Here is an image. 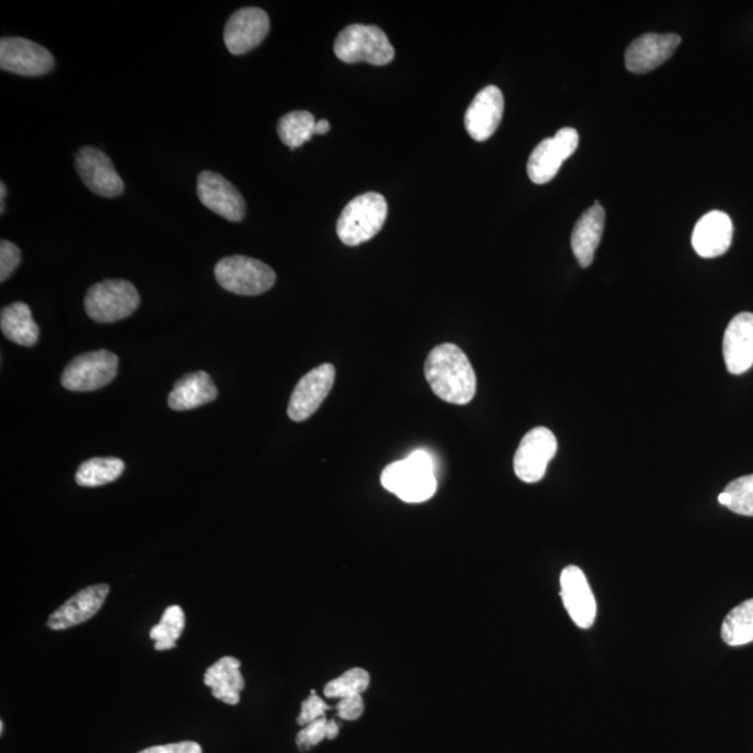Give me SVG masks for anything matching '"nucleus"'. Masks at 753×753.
Here are the masks:
<instances>
[{
    "mask_svg": "<svg viewBox=\"0 0 753 753\" xmlns=\"http://www.w3.org/2000/svg\"><path fill=\"white\" fill-rule=\"evenodd\" d=\"M424 376L433 392L442 401L467 405L475 398L476 373L460 346L454 344L435 346L424 363Z\"/></svg>",
    "mask_w": 753,
    "mask_h": 753,
    "instance_id": "1",
    "label": "nucleus"
},
{
    "mask_svg": "<svg viewBox=\"0 0 753 753\" xmlns=\"http://www.w3.org/2000/svg\"><path fill=\"white\" fill-rule=\"evenodd\" d=\"M381 484L405 503L428 502L437 490L433 460L428 452L415 451L407 460L392 462L384 469Z\"/></svg>",
    "mask_w": 753,
    "mask_h": 753,
    "instance_id": "2",
    "label": "nucleus"
},
{
    "mask_svg": "<svg viewBox=\"0 0 753 753\" xmlns=\"http://www.w3.org/2000/svg\"><path fill=\"white\" fill-rule=\"evenodd\" d=\"M387 215V200L381 194L373 192L361 194L342 211L336 223V234L346 246L366 244L381 230Z\"/></svg>",
    "mask_w": 753,
    "mask_h": 753,
    "instance_id": "3",
    "label": "nucleus"
},
{
    "mask_svg": "<svg viewBox=\"0 0 753 753\" xmlns=\"http://www.w3.org/2000/svg\"><path fill=\"white\" fill-rule=\"evenodd\" d=\"M334 52L345 63H370L384 66L391 63L395 50L388 36L376 25L352 24L336 36Z\"/></svg>",
    "mask_w": 753,
    "mask_h": 753,
    "instance_id": "4",
    "label": "nucleus"
},
{
    "mask_svg": "<svg viewBox=\"0 0 753 753\" xmlns=\"http://www.w3.org/2000/svg\"><path fill=\"white\" fill-rule=\"evenodd\" d=\"M140 294L133 283L125 279H105L88 289L84 308L96 323H116L128 319L140 305Z\"/></svg>",
    "mask_w": 753,
    "mask_h": 753,
    "instance_id": "5",
    "label": "nucleus"
},
{
    "mask_svg": "<svg viewBox=\"0 0 753 753\" xmlns=\"http://www.w3.org/2000/svg\"><path fill=\"white\" fill-rule=\"evenodd\" d=\"M220 287L240 297H257L276 286L277 276L266 262L246 256L225 257L215 266Z\"/></svg>",
    "mask_w": 753,
    "mask_h": 753,
    "instance_id": "6",
    "label": "nucleus"
},
{
    "mask_svg": "<svg viewBox=\"0 0 753 753\" xmlns=\"http://www.w3.org/2000/svg\"><path fill=\"white\" fill-rule=\"evenodd\" d=\"M119 359L109 351L83 353L62 374V386L73 392H89L107 387L118 374Z\"/></svg>",
    "mask_w": 753,
    "mask_h": 753,
    "instance_id": "7",
    "label": "nucleus"
},
{
    "mask_svg": "<svg viewBox=\"0 0 753 753\" xmlns=\"http://www.w3.org/2000/svg\"><path fill=\"white\" fill-rule=\"evenodd\" d=\"M557 449V439L552 431L546 428L530 430L516 450L515 475L525 483L540 482L550 461L556 456Z\"/></svg>",
    "mask_w": 753,
    "mask_h": 753,
    "instance_id": "8",
    "label": "nucleus"
},
{
    "mask_svg": "<svg viewBox=\"0 0 753 753\" xmlns=\"http://www.w3.org/2000/svg\"><path fill=\"white\" fill-rule=\"evenodd\" d=\"M55 66V57L34 41L9 36L0 41V67L19 76H44Z\"/></svg>",
    "mask_w": 753,
    "mask_h": 753,
    "instance_id": "9",
    "label": "nucleus"
},
{
    "mask_svg": "<svg viewBox=\"0 0 753 753\" xmlns=\"http://www.w3.org/2000/svg\"><path fill=\"white\" fill-rule=\"evenodd\" d=\"M579 146V135L575 129L563 128L555 137L541 141L531 152L528 162V175L536 184H546L557 176L558 171Z\"/></svg>",
    "mask_w": 753,
    "mask_h": 753,
    "instance_id": "10",
    "label": "nucleus"
},
{
    "mask_svg": "<svg viewBox=\"0 0 753 753\" xmlns=\"http://www.w3.org/2000/svg\"><path fill=\"white\" fill-rule=\"evenodd\" d=\"M335 383V367L325 363L305 374L294 387L288 405V416L293 421H304L318 412L329 397Z\"/></svg>",
    "mask_w": 753,
    "mask_h": 753,
    "instance_id": "11",
    "label": "nucleus"
},
{
    "mask_svg": "<svg viewBox=\"0 0 753 753\" xmlns=\"http://www.w3.org/2000/svg\"><path fill=\"white\" fill-rule=\"evenodd\" d=\"M75 165L83 183L98 196L112 198L123 193L122 178L104 151L94 147H83L76 154Z\"/></svg>",
    "mask_w": 753,
    "mask_h": 753,
    "instance_id": "12",
    "label": "nucleus"
},
{
    "mask_svg": "<svg viewBox=\"0 0 753 753\" xmlns=\"http://www.w3.org/2000/svg\"><path fill=\"white\" fill-rule=\"evenodd\" d=\"M197 196L205 207L230 223L246 215V203L238 189L219 173L204 171L197 179Z\"/></svg>",
    "mask_w": 753,
    "mask_h": 753,
    "instance_id": "13",
    "label": "nucleus"
},
{
    "mask_svg": "<svg viewBox=\"0 0 753 753\" xmlns=\"http://www.w3.org/2000/svg\"><path fill=\"white\" fill-rule=\"evenodd\" d=\"M270 31V18L260 8L239 9L225 25L224 41L232 55H245L257 49Z\"/></svg>",
    "mask_w": 753,
    "mask_h": 753,
    "instance_id": "14",
    "label": "nucleus"
},
{
    "mask_svg": "<svg viewBox=\"0 0 753 753\" xmlns=\"http://www.w3.org/2000/svg\"><path fill=\"white\" fill-rule=\"evenodd\" d=\"M563 607L579 628H592L596 620V600L581 568H563L560 578Z\"/></svg>",
    "mask_w": 753,
    "mask_h": 753,
    "instance_id": "15",
    "label": "nucleus"
},
{
    "mask_svg": "<svg viewBox=\"0 0 753 753\" xmlns=\"http://www.w3.org/2000/svg\"><path fill=\"white\" fill-rule=\"evenodd\" d=\"M681 44L677 34H645L636 39L626 50L625 65L636 75H645L670 60Z\"/></svg>",
    "mask_w": 753,
    "mask_h": 753,
    "instance_id": "16",
    "label": "nucleus"
},
{
    "mask_svg": "<svg viewBox=\"0 0 753 753\" xmlns=\"http://www.w3.org/2000/svg\"><path fill=\"white\" fill-rule=\"evenodd\" d=\"M504 96L496 86L483 88L465 114V128L473 140H488L502 123Z\"/></svg>",
    "mask_w": 753,
    "mask_h": 753,
    "instance_id": "17",
    "label": "nucleus"
},
{
    "mask_svg": "<svg viewBox=\"0 0 753 753\" xmlns=\"http://www.w3.org/2000/svg\"><path fill=\"white\" fill-rule=\"evenodd\" d=\"M727 370L734 376L753 366V313H740L730 321L723 338Z\"/></svg>",
    "mask_w": 753,
    "mask_h": 753,
    "instance_id": "18",
    "label": "nucleus"
},
{
    "mask_svg": "<svg viewBox=\"0 0 753 753\" xmlns=\"http://www.w3.org/2000/svg\"><path fill=\"white\" fill-rule=\"evenodd\" d=\"M108 594L109 587L107 583L93 584V587L83 589L51 615L50 628L62 631L86 623L101 610Z\"/></svg>",
    "mask_w": 753,
    "mask_h": 753,
    "instance_id": "19",
    "label": "nucleus"
},
{
    "mask_svg": "<svg viewBox=\"0 0 753 753\" xmlns=\"http://www.w3.org/2000/svg\"><path fill=\"white\" fill-rule=\"evenodd\" d=\"M733 223L729 215L721 211H712L699 219L692 234L695 251L703 258L723 256L733 241Z\"/></svg>",
    "mask_w": 753,
    "mask_h": 753,
    "instance_id": "20",
    "label": "nucleus"
},
{
    "mask_svg": "<svg viewBox=\"0 0 753 753\" xmlns=\"http://www.w3.org/2000/svg\"><path fill=\"white\" fill-rule=\"evenodd\" d=\"M217 398L218 388L209 374L196 372L179 378L168 397V405L171 409L183 412V410L197 409L203 405L214 402Z\"/></svg>",
    "mask_w": 753,
    "mask_h": 753,
    "instance_id": "21",
    "label": "nucleus"
},
{
    "mask_svg": "<svg viewBox=\"0 0 753 753\" xmlns=\"http://www.w3.org/2000/svg\"><path fill=\"white\" fill-rule=\"evenodd\" d=\"M605 213L598 202L593 207L584 211L578 219L571 236V246L579 265L583 268L592 266L594 252L602 240Z\"/></svg>",
    "mask_w": 753,
    "mask_h": 753,
    "instance_id": "22",
    "label": "nucleus"
},
{
    "mask_svg": "<svg viewBox=\"0 0 753 753\" xmlns=\"http://www.w3.org/2000/svg\"><path fill=\"white\" fill-rule=\"evenodd\" d=\"M240 666L238 658L225 656L205 671L204 684L213 688L215 699L226 704L240 702V692L245 689Z\"/></svg>",
    "mask_w": 753,
    "mask_h": 753,
    "instance_id": "23",
    "label": "nucleus"
},
{
    "mask_svg": "<svg viewBox=\"0 0 753 753\" xmlns=\"http://www.w3.org/2000/svg\"><path fill=\"white\" fill-rule=\"evenodd\" d=\"M0 329L8 340L21 346H34L40 338V326L29 305L23 302L9 304L2 310Z\"/></svg>",
    "mask_w": 753,
    "mask_h": 753,
    "instance_id": "24",
    "label": "nucleus"
},
{
    "mask_svg": "<svg viewBox=\"0 0 753 753\" xmlns=\"http://www.w3.org/2000/svg\"><path fill=\"white\" fill-rule=\"evenodd\" d=\"M125 462L119 458H93L83 462L76 473V483L82 487H99L118 481L125 472Z\"/></svg>",
    "mask_w": 753,
    "mask_h": 753,
    "instance_id": "25",
    "label": "nucleus"
},
{
    "mask_svg": "<svg viewBox=\"0 0 753 753\" xmlns=\"http://www.w3.org/2000/svg\"><path fill=\"white\" fill-rule=\"evenodd\" d=\"M721 638L729 646L753 642V599L745 600L730 611L721 625Z\"/></svg>",
    "mask_w": 753,
    "mask_h": 753,
    "instance_id": "26",
    "label": "nucleus"
},
{
    "mask_svg": "<svg viewBox=\"0 0 753 753\" xmlns=\"http://www.w3.org/2000/svg\"><path fill=\"white\" fill-rule=\"evenodd\" d=\"M315 122L313 114L308 110H294L282 116L278 123V136L289 149L297 150L314 136Z\"/></svg>",
    "mask_w": 753,
    "mask_h": 753,
    "instance_id": "27",
    "label": "nucleus"
},
{
    "mask_svg": "<svg viewBox=\"0 0 753 753\" xmlns=\"http://www.w3.org/2000/svg\"><path fill=\"white\" fill-rule=\"evenodd\" d=\"M184 630V613L179 605H171L163 613L160 624L150 632V638L155 641V650H170L176 646Z\"/></svg>",
    "mask_w": 753,
    "mask_h": 753,
    "instance_id": "28",
    "label": "nucleus"
},
{
    "mask_svg": "<svg viewBox=\"0 0 753 753\" xmlns=\"http://www.w3.org/2000/svg\"><path fill=\"white\" fill-rule=\"evenodd\" d=\"M370 686V674L363 668H351L334 681L326 684L324 695L330 699H345L359 697L367 691Z\"/></svg>",
    "mask_w": 753,
    "mask_h": 753,
    "instance_id": "29",
    "label": "nucleus"
},
{
    "mask_svg": "<svg viewBox=\"0 0 753 753\" xmlns=\"http://www.w3.org/2000/svg\"><path fill=\"white\" fill-rule=\"evenodd\" d=\"M719 503L735 514L753 516V475L742 476L727 484L719 496Z\"/></svg>",
    "mask_w": 753,
    "mask_h": 753,
    "instance_id": "30",
    "label": "nucleus"
},
{
    "mask_svg": "<svg viewBox=\"0 0 753 753\" xmlns=\"http://www.w3.org/2000/svg\"><path fill=\"white\" fill-rule=\"evenodd\" d=\"M338 734L340 725L336 724V721H329L323 718L304 725L303 729L299 731L297 744L300 751H309L310 747L320 744V742L325 739L335 740Z\"/></svg>",
    "mask_w": 753,
    "mask_h": 753,
    "instance_id": "31",
    "label": "nucleus"
},
{
    "mask_svg": "<svg viewBox=\"0 0 753 753\" xmlns=\"http://www.w3.org/2000/svg\"><path fill=\"white\" fill-rule=\"evenodd\" d=\"M21 252L12 241H0V281L4 282L19 267Z\"/></svg>",
    "mask_w": 753,
    "mask_h": 753,
    "instance_id": "32",
    "label": "nucleus"
},
{
    "mask_svg": "<svg viewBox=\"0 0 753 753\" xmlns=\"http://www.w3.org/2000/svg\"><path fill=\"white\" fill-rule=\"evenodd\" d=\"M331 706L326 704L323 699L318 697L314 691L308 699L302 703V710L298 718V723L300 725H308L313 723L315 720L325 718L326 710H330Z\"/></svg>",
    "mask_w": 753,
    "mask_h": 753,
    "instance_id": "33",
    "label": "nucleus"
},
{
    "mask_svg": "<svg viewBox=\"0 0 753 753\" xmlns=\"http://www.w3.org/2000/svg\"><path fill=\"white\" fill-rule=\"evenodd\" d=\"M336 710H338V716L342 720L355 721L361 719L363 712H365V702H363L362 695L359 697L341 699L338 704H336Z\"/></svg>",
    "mask_w": 753,
    "mask_h": 753,
    "instance_id": "34",
    "label": "nucleus"
},
{
    "mask_svg": "<svg viewBox=\"0 0 753 753\" xmlns=\"http://www.w3.org/2000/svg\"><path fill=\"white\" fill-rule=\"evenodd\" d=\"M139 753H203V750L196 742L186 741L178 742V744L147 747V750Z\"/></svg>",
    "mask_w": 753,
    "mask_h": 753,
    "instance_id": "35",
    "label": "nucleus"
},
{
    "mask_svg": "<svg viewBox=\"0 0 753 753\" xmlns=\"http://www.w3.org/2000/svg\"><path fill=\"white\" fill-rule=\"evenodd\" d=\"M331 129L329 120L321 119L318 125H315L314 135H326Z\"/></svg>",
    "mask_w": 753,
    "mask_h": 753,
    "instance_id": "36",
    "label": "nucleus"
},
{
    "mask_svg": "<svg viewBox=\"0 0 753 753\" xmlns=\"http://www.w3.org/2000/svg\"><path fill=\"white\" fill-rule=\"evenodd\" d=\"M4 197H7V184L3 182L0 183V200H2V204H0V213L4 214Z\"/></svg>",
    "mask_w": 753,
    "mask_h": 753,
    "instance_id": "37",
    "label": "nucleus"
},
{
    "mask_svg": "<svg viewBox=\"0 0 753 753\" xmlns=\"http://www.w3.org/2000/svg\"><path fill=\"white\" fill-rule=\"evenodd\" d=\"M0 730H2V734H3V731H4V724H3V721H0Z\"/></svg>",
    "mask_w": 753,
    "mask_h": 753,
    "instance_id": "38",
    "label": "nucleus"
}]
</instances>
